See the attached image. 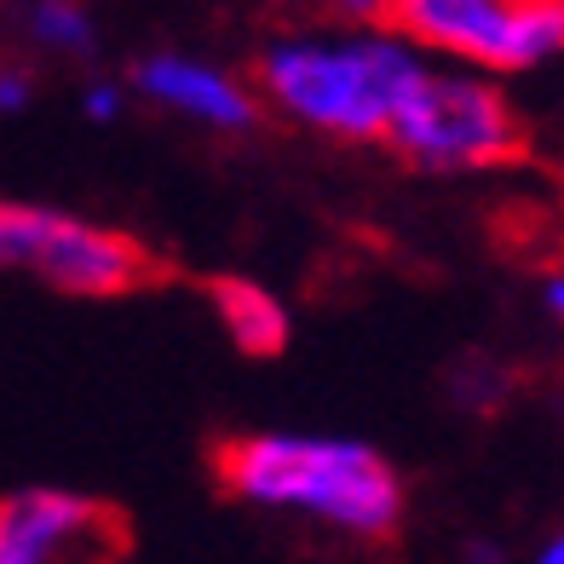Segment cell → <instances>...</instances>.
Returning <instances> with one entry per match:
<instances>
[{
  "label": "cell",
  "instance_id": "3",
  "mask_svg": "<svg viewBox=\"0 0 564 564\" xmlns=\"http://www.w3.org/2000/svg\"><path fill=\"white\" fill-rule=\"evenodd\" d=\"M387 144L421 173H490L519 162L524 121L496 75L426 64L415 93L403 98Z\"/></svg>",
  "mask_w": 564,
  "mask_h": 564
},
{
  "label": "cell",
  "instance_id": "17",
  "mask_svg": "<svg viewBox=\"0 0 564 564\" xmlns=\"http://www.w3.org/2000/svg\"><path fill=\"white\" fill-rule=\"evenodd\" d=\"M558 12H564V0H558Z\"/></svg>",
  "mask_w": 564,
  "mask_h": 564
},
{
  "label": "cell",
  "instance_id": "5",
  "mask_svg": "<svg viewBox=\"0 0 564 564\" xmlns=\"http://www.w3.org/2000/svg\"><path fill=\"white\" fill-rule=\"evenodd\" d=\"M387 23L421 58L519 75L564 53L558 0H387Z\"/></svg>",
  "mask_w": 564,
  "mask_h": 564
},
{
  "label": "cell",
  "instance_id": "8",
  "mask_svg": "<svg viewBox=\"0 0 564 564\" xmlns=\"http://www.w3.org/2000/svg\"><path fill=\"white\" fill-rule=\"evenodd\" d=\"M208 312L219 323V335L237 346L242 357H276L282 346H289L294 335V317L289 305H282V294H271L260 276H208Z\"/></svg>",
  "mask_w": 564,
  "mask_h": 564
},
{
  "label": "cell",
  "instance_id": "2",
  "mask_svg": "<svg viewBox=\"0 0 564 564\" xmlns=\"http://www.w3.org/2000/svg\"><path fill=\"white\" fill-rule=\"evenodd\" d=\"M432 58H421L398 30L380 23H335V30H289L276 35L253 87L260 105L282 121L335 144H375L392 133L403 98L415 93Z\"/></svg>",
  "mask_w": 564,
  "mask_h": 564
},
{
  "label": "cell",
  "instance_id": "15",
  "mask_svg": "<svg viewBox=\"0 0 564 564\" xmlns=\"http://www.w3.org/2000/svg\"><path fill=\"white\" fill-rule=\"evenodd\" d=\"M542 305H547V317L564 328V265H558V271L542 282Z\"/></svg>",
  "mask_w": 564,
  "mask_h": 564
},
{
  "label": "cell",
  "instance_id": "7",
  "mask_svg": "<svg viewBox=\"0 0 564 564\" xmlns=\"http://www.w3.org/2000/svg\"><path fill=\"white\" fill-rule=\"evenodd\" d=\"M133 87L144 105H156L162 116L173 121H191L202 133H253L265 116L260 105V87L248 75L225 69L214 58H196V53H150L139 69H133Z\"/></svg>",
  "mask_w": 564,
  "mask_h": 564
},
{
  "label": "cell",
  "instance_id": "9",
  "mask_svg": "<svg viewBox=\"0 0 564 564\" xmlns=\"http://www.w3.org/2000/svg\"><path fill=\"white\" fill-rule=\"evenodd\" d=\"M18 23H23V41L46 58H93L98 46V18L87 0H30Z\"/></svg>",
  "mask_w": 564,
  "mask_h": 564
},
{
  "label": "cell",
  "instance_id": "11",
  "mask_svg": "<svg viewBox=\"0 0 564 564\" xmlns=\"http://www.w3.org/2000/svg\"><path fill=\"white\" fill-rule=\"evenodd\" d=\"M35 93H41V82H35L30 64H23V58H0V116H23L35 105Z\"/></svg>",
  "mask_w": 564,
  "mask_h": 564
},
{
  "label": "cell",
  "instance_id": "13",
  "mask_svg": "<svg viewBox=\"0 0 564 564\" xmlns=\"http://www.w3.org/2000/svg\"><path fill=\"white\" fill-rule=\"evenodd\" d=\"M82 110H87L93 121H116V116L127 110V87H121V82H93V87L82 93Z\"/></svg>",
  "mask_w": 564,
  "mask_h": 564
},
{
  "label": "cell",
  "instance_id": "12",
  "mask_svg": "<svg viewBox=\"0 0 564 564\" xmlns=\"http://www.w3.org/2000/svg\"><path fill=\"white\" fill-rule=\"evenodd\" d=\"M260 7H312L335 23H380L387 18V0H260Z\"/></svg>",
  "mask_w": 564,
  "mask_h": 564
},
{
  "label": "cell",
  "instance_id": "6",
  "mask_svg": "<svg viewBox=\"0 0 564 564\" xmlns=\"http://www.w3.org/2000/svg\"><path fill=\"white\" fill-rule=\"evenodd\" d=\"M121 519L82 490H12L0 496V564H121Z\"/></svg>",
  "mask_w": 564,
  "mask_h": 564
},
{
  "label": "cell",
  "instance_id": "4",
  "mask_svg": "<svg viewBox=\"0 0 564 564\" xmlns=\"http://www.w3.org/2000/svg\"><path fill=\"white\" fill-rule=\"evenodd\" d=\"M0 271L35 276L69 300H121L156 276L139 237L41 202H0Z\"/></svg>",
  "mask_w": 564,
  "mask_h": 564
},
{
  "label": "cell",
  "instance_id": "16",
  "mask_svg": "<svg viewBox=\"0 0 564 564\" xmlns=\"http://www.w3.org/2000/svg\"><path fill=\"white\" fill-rule=\"evenodd\" d=\"M530 564H564V530H553L542 547H535V558Z\"/></svg>",
  "mask_w": 564,
  "mask_h": 564
},
{
  "label": "cell",
  "instance_id": "14",
  "mask_svg": "<svg viewBox=\"0 0 564 564\" xmlns=\"http://www.w3.org/2000/svg\"><path fill=\"white\" fill-rule=\"evenodd\" d=\"M455 558H460V564H507V547L496 542V535H467Z\"/></svg>",
  "mask_w": 564,
  "mask_h": 564
},
{
  "label": "cell",
  "instance_id": "1",
  "mask_svg": "<svg viewBox=\"0 0 564 564\" xmlns=\"http://www.w3.org/2000/svg\"><path fill=\"white\" fill-rule=\"evenodd\" d=\"M225 496L271 519H305L340 542H392L409 519V484L364 438L335 432H242L214 449Z\"/></svg>",
  "mask_w": 564,
  "mask_h": 564
},
{
  "label": "cell",
  "instance_id": "10",
  "mask_svg": "<svg viewBox=\"0 0 564 564\" xmlns=\"http://www.w3.org/2000/svg\"><path fill=\"white\" fill-rule=\"evenodd\" d=\"M512 392V375L496 364V357H460L455 375H449V398L455 409H467V415H496Z\"/></svg>",
  "mask_w": 564,
  "mask_h": 564
}]
</instances>
